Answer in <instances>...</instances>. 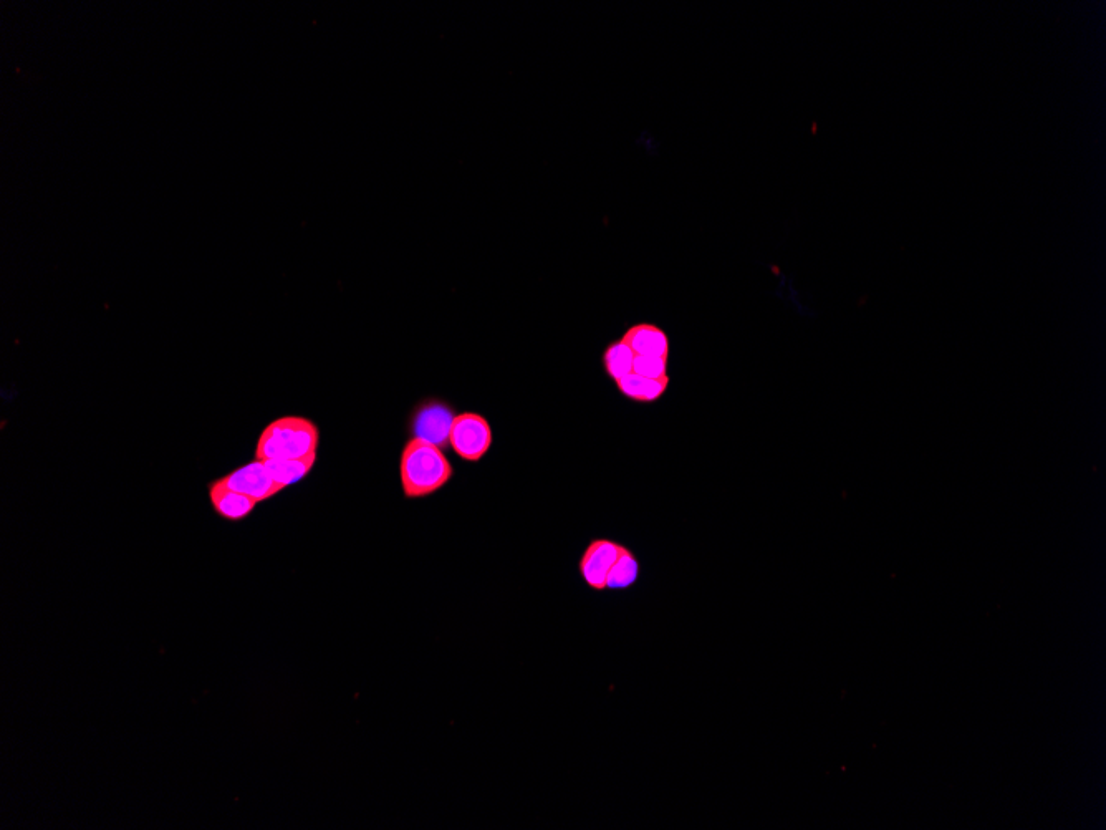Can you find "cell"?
I'll return each instance as SVG.
<instances>
[{"mask_svg":"<svg viewBox=\"0 0 1106 830\" xmlns=\"http://www.w3.org/2000/svg\"><path fill=\"white\" fill-rule=\"evenodd\" d=\"M633 373L651 380L668 378V358L666 357H641L636 355Z\"/></svg>","mask_w":1106,"mask_h":830,"instance_id":"13","label":"cell"},{"mask_svg":"<svg viewBox=\"0 0 1106 830\" xmlns=\"http://www.w3.org/2000/svg\"><path fill=\"white\" fill-rule=\"evenodd\" d=\"M621 338L641 357H669L668 333L658 325L646 322L631 325Z\"/></svg>","mask_w":1106,"mask_h":830,"instance_id":"8","label":"cell"},{"mask_svg":"<svg viewBox=\"0 0 1106 830\" xmlns=\"http://www.w3.org/2000/svg\"><path fill=\"white\" fill-rule=\"evenodd\" d=\"M669 377L661 378V380H651V378L641 377L636 373H630L625 378H621L616 382V388L620 391L621 395L628 398V400L636 401V403H654V401L661 400L664 393L668 391Z\"/></svg>","mask_w":1106,"mask_h":830,"instance_id":"9","label":"cell"},{"mask_svg":"<svg viewBox=\"0 0 1106 830\" xmlns=\"http://www.w3.org/2000/svg\"><path fill=\"white\" fill-rule=\"evenodd\" d=\"M621 546L623 544L611 541V539H595V541L588 544L587 549L583 552L582 559L578 562V570H580L583 582L590 589L597 590V592L606 590L608 574H610L611 567L615 565L616 559L620 555Z\"/></svg>","mask_w":1106,"mask_h":830,"instance_id":"5","label":"cell"},{"mask_svg":"<svg viewBox=\"0 0 1106 830\" xmlns=\"http://www.w3.org/2000/svg\"><path fill=\"white\" fill-rule=\"evenodd\" d=\"M635 358L636 353L633 352V348H631L623 338L610 343V345L605 348L602 357L603 368H605L606 375L615 383L621 380V378H625L626 375L633 373Z\"/></svg>","mask_w":1106,"mask_h":830,"instance_id":"12","label":"cell"},{"mask_svg":"<svg viewBox=\"0 0 1106 830\" xmlns=\"http://www.w3.org/2000/svg\"><path fill=\"white\" fill-rule=\"evenodd\" d=\"M454 415L448 406L441 403H429L423 406L414 420L416 438L429 441L436 446L449 444V431L453 425Z\"/></svg>","mask_w":1106,"mask_h":830,"instance_id":"6","label":"cell"},{"mask_svg":"<svg viewBox=\"0 0 1106 830\" xmlns=\"http://www.w3.org/2000/svg\"><path fill=\"white\" fill-rule=\"evenodd\" d=\"M217 483H221L224 488L232 489L236 493L246 494L257 502L272 499L284 491V488L275 483V479L270 476L269 469L265 468L264 461H259V459L244 464L241 468L234 469L232 473L217 479Z\"/></svg>","mask_w":1106,"mask_h":830,"instance_id":"4","label":"cell"},{"mask_svg":"<svg viewBox=\"0 0 1106 830\" xmlns=\"http://www.w3.org/2000/svg\"><path fill=\"white\" fill-rule=\"evenodd\" d=\"M320 431L303 416H282L260 433L255 459H302L317 454Z\"/></svg>","mask_w":1106,"mask_h":830,"instance_id":"2","label":"cell"},{"mask_svg":"<svg viewBox=\"0 0 1106 830\" xmlns=\"http://www.w3.org/2000/svg\"><path fill=\"white\" fill-rule=\"evenodd\" d=\"M317 463V454H310L302 459H270L264 461L265 468L269 469L270 476L275 483L282 488H289L307 478L313 466Z\"/></svg>","mask_w":1106,"mask_h":830,"instance_id":"10","label":"cell"},{"mask_svg":"<svg viewBox=\"0 0 1106 830\" xmlns=\"http://www.w3.org/2000/svg\"><path fill=\"white\" fill-rule=\"evenodd\" d=\"M209 501L217 516L232 522L244 521L259 504L246 494L224 488L221 483H217V479L209 484Z\"/></svg>","mask_w":1106,"mask_h":830,"instance_id":"7","label":"cell"},{"mask_svg":"<svg viewBox=\"0 0 1106 830\" xmlns=\"http://www.w3.org/2000/svg\"><path fill=\"white\" fill-rule=\"evenodd\" d=\"M640 577V559L636 557L635 552L631 551L630 547L621 546L620 555H618L615 565L611 567L610 574H608L606 590L618 592V590L631 589V587L638 584Z\"/></svg>","mask_w":1106,"mask_h":830,"instance_id":"11","label":"cell"},{"mask_svg":"<svg viewBox=\"0 0 1106 830\" xmlns=\"http://www.w3.org/2000/svg\"><path fill=\"white\" fill-rule=\"evenodd\" d=\"M400 476L406 498H426L451 481L453 466L439 446L413 438L401 453Z\"/></svg>","mask_w":1106,"mask_h":830,"instance_id":"1","label":"cell"},{"mask_svg":"<svg viewBox=\"0 0 1106 830\" xmlns=\"http://www.w3.org/2000/svg\"><path fill=\"white\" fill-rule=\"evenodd\" d=\"M449 446L464 461H481L492 446V430L489 421L477 413H461L454 416L449 431Z\"/></svg>","mask_w":1106,"mask_h":830,"instance_id":"3","label":"cell"}]
</instances>
